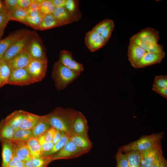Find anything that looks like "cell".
Returning <instances> with one entry per match:
<instances>
[{
    "mask_svg": "<svg viewBox=\"0 0 167 167\" xmlns=\"http://www.w3.org/2000/svg\"><path fill=\"white\" fill-rule=\"evenodd\" d=\"M77 111L70 108L58 107L43 117L51 127L69 134L72 131L73 122Z\"/></svg>",
    "mask_w": 167,
    "mask_h": 167,
    "instance_id": "1",
    "label": "cell"
},
{
    "mask_svg": "<svg viewBox=\"0 0 167 167\" xmlns=\"http://www.w3.org/2000/svg\"><path fill=\"white\" fill-rule=\"evenodd\" d=\"M80 75L63 65L58 60L54 63L51 75L56 88L60 91L65 89Z\"/></svg>",
    "mask_w": 167,
    "mask_h": 167,
    "instance_id": "2",
    "label": "cell"
},
{
    "mask_svg": "<svg viewBox=\"0 0 167 167\" xmlns=\"http://www.w3.org/2000/svg\"><path fill=\"white\" fill-rule=\"evenodd\" d=\"M164 134L162 132L142 136L135 141L120 147L118 150L122 153L132 150L145 151L152 147L157 142L161 140Z\"/></svg>",
    "mask_w": 167,
    "mask_h": 167,
    "instance_id": "3",
    "label": "cell"
},
{
    "mask_svg": "<svg viewBox=\"0 0 167 167\" xmlns=\"http://www.w3.org/2000/svg\"><path fill=\"white\" fill-rule=\"evenodd\" d=\"M89 151L78 147L69 140L62 148L52 156V161L76 158L88 153Z\"/></svg>",
    "mask_w": 167,
    "mask_h": 167,
    "instance_id": "4",
    "label": "cell"
},
{
    "mask_svg": "<svg viewBox=\"0 0 167 167\" xmlns=\"http://www.w3.org/2000/svg\"><path fill=\"white\" fill-rule=\"evenodd\" d=\"M34 31H30L11 45L4 53L2 59L7 62L16 55L26 49Z\"/></svg>",
    "mask_w": 167,
    "mask_h": 167,
    "instance_id": "5",
    "label": "cell"
},
{
    "mask_svg": "<svg viewBox=\"0 0 167 167\" xmlns=\"http://www.w3.org/2000/svg\"><path fill=\"white\" fill-rule=\"evenodd\" d=\"M48 65V60L32 59L25 69L35 82L42 80L45 77Z\"/></svg>",
    "mask_w": 167,
    "mask_h": 167,
    "instance_id": "6",
    "label": "cell"
},
{
    "mask_svg": "<svg viewBox=\"0 0 167 167\" xmlns=\"http://www.w3.org/2000/svg\"><path fill=\"white\" fill-rule=\"evenodd\" d=\"M26 50L32 59L47 60L44 45L40 37L35 31Z\"/></svg>",
    "mask_w": 167,
    "mask_h": 167,
    "instance_id": "7",
    "label": "cell"
},
{
    "mask_svg": "<svg viewBox=\"0 0 167 167\" xmlns=\"http://www.w3.org/2000/svg\"><path fill=\"white\" fill-rule=\"evenodd\" d=\"M35 83L25 68H23L11 70L7 84L23 86Z\"/></svg>",
    "mask_w": 167,
    "mask_h": 167,
    "instance_id": "8",
    "label": "cell"
},
{
    "mask_svg": "<svg viewBox=\"0 0 167 167\" xmlns=\"http://www.w3.org/2000/svg\"><path fill=\"white\" fill-rule=\"evenodd\" d=\"M30 31L26 28H21L13 32L0 40V59H2L4 53L11 45Z\"/></svg>",
    "mask_w": 167,
    "mask_h": 167,
    "instance_id": "9",
    "label": "cell"
},
{
    "mask_svg": "<svg viewBox=\"0 0 167 167\" xmlns=\"http://www.w3.org/2000/svg\"><path fill=\"white\" fill-rule=\"evenodd\" d=\"M88 128L86 118L81 112L77 111L73 120L71 132L89 138L88 135Z\"/></svg>",
    "mask_w": 167,
    "mask_h": 167,
    "instance_id": "10",
    "label": "cell"
},
{
    "mask_svg": "<svg viewBox=\"0 0 167 167\" xmlns=\"http://www.w3.org/2000/svg\"><path fill=\"white\" fill-rule=\"evenodd\" d=\"M161 140L157 142L149 149L140 152L141 167H150L156 156L162 150Z\"/></svg>",
    "mask_w": 167,
    "mask_h": 167,
    "instance_id": "11",
    "label": "cell"
},
{
    "mask_svg": "<svg viewBox=\"0 0 167 167\" xmlns=\"http://www.w3.org/2000/svg\"><path fill=\"white\" fill-rule=\"evenodd\" d=\"M165 56V53H155L146 52L140 60L136 64L134 67L140 68L160 63Z\"/></svg>",
    "mask_w": 167,
    "mask_h": 167,
    "instance_id": "12",
    "label": "cell"
},
{
    "mask_svg": "<svg viewBox=\"0 0 167 167\" xmlns=\"http://www.w3.org/2000/svg\"><path fill=\"white\" fill-rule=\"evenodd\" d=\"M32 59L26 49L13 57L7 63L11 70L25 68Z\"/></svg>",
    "mask_w": 167,
    "mask_h": 167,
    "instance_id": "13",
    "label": "cell"
},
{
    "mask_svg": "<svg viewBox=\"0 0 167 167\" xmlns=\"http://www.w3.org/2000/svg\"><path fill=\"white\" fill-rule=\"evenodd\" d=\"M14 155L25 163L32 158L26 142L12 141Z\"/></svg>",
    "mask_w": 167,
    "mask_h": 167,
    "instance_id": "14",
    "label": "cell"
},
{
    "mask_svg": "<svg viewBox=\"0 0 167 167\" xmlns=\"http://www.w3.org/2000/svg\"><path fill=\"white\" fill-rule=\"evenodd\" d=\"M146 52V51L139 47L134 42L130 40L127 56L128 61L133 67L140 60Z\"/></svg>",
    "mask_w": 167,
    "mask_h": 167,
    "instance_id": "15",
    "label": "cell"
},
{
    "mask_svg": "<svg viewBox=\"0 0 167 167\" xmlns=\"http://www.w3.org/2000/svg\"><path fill=\"white\" fill-rule=\"evenodd\" d=\"M40 116L25 111L20 123L19 128L24 130H32L41 120Z\"/></svg>",
    "mask_w": 167,
    "mask_h": 167,
    "instance_id": "16",
    "label": "cell"
},
{
    "mask_svg": "<svg viewBox=\"0 0 167 167\" xmlns=\"http://www.w3.org/2000/svg\"><path fill=\"white\" fill-rule=\"evenodd\" d=\"M79 0H66L64 8L70 15L72 22L79 21L82 17L79 9Z\"/></svg>",
    "mask_w": 167,
    "mask_h": 167,
    "instance_id": "17",
    "label": "cell"
},
{
    "mask_svg": "<svg viewBox=\"0 0 167 167\" xmlns=\"http://www.w3.org/2000/svg\"><path fill=\"white\" fill-rule=\"evenodd\" d=\"M2 167H7L14 156L13 145L10 140H5L2 143Z\"/></svg>",
    "mask_w": 167,
    "mask_h": 167,
    "instance_id": "18",
    "label": "cell"
},
{
    "mask_svg": "<svg viewBox=\"0 0 167 167\" xmlns=\"http://www.w3.org/2000/svg\"><path fill=\"white\" fill-rule=\"evenodd\" d=\"M68 135L70 140L78 147L90 150L92 148V143L89 138L77 135L72 132Z\"/></svg>",
    "mask_w": 167,
    "mask_h": 167,
    "instance_id": "19",
    "label": "cell"
},
{
    "mask_svg": "<svg viewBox=\"0 0 167 167\" xmlns=\"http://www.w3.org/2000/svg\"><path fill=\"white\" fill-rule=\"evenodd\" d=\"M52 14L61 26L72 23L70 15L64 7H55Z\"/></svg>",
    "mask_w": 167,
    "mask_h": 167,
    "instance_id": "20",
    "label": "cell"
},
{
    "mask_svg": "<svg viewBox=\"0 0 167 167\" xmlns=\"http://www.w3.org/2000/svg\"><path fill=\"white\" fill-rule=\"evenodd\" d=\"M25 111L22 110L15 111L8 115L4 120V122L12 126L15 131L19 128L20 123Z\"/></svg>",
    "mask_w": 167,
    "mask_h": 167,
    "instance_id": "21",
    "label": "cell"
},
{
    "mask_svg": "<svg viewBox=\"0 0 167 167\" xmlns=\"http://www.w3.org/2000/svg\"><path fill=\"white\" fill-rule=\"evenodd\" d=\"M26 143L32 158L43 156L41 146L37 137L31 138Z\"/></svg>",
    "mask_w": 167,
    "mask_h": 167,
    "instance_id": "22",
    "label": "cell"
},
{
    "mask_svg": "<svg viewBox=\"0 0 167 167\" xmlns=\"http://www.w3.org/2000/svg\"><path fill=\"white\" fill-rule=\"evenodd\" d=\"M61 26L60 23L53 14H49L44 16L37 30H45Z\"/></svg>",
    "mask_w": 167,
    "mask_h": 167,
    "instance_id": "23",
    "label": "cell"
},
{
    "mask_svg": "<svg viewBox=\"0 0 167 167\" xmlns=\"http://www.w3.org/2000/svg\"><path fill=\"white\" fill-rule=\"evenodd\" d=\"M52 161V156L41 158H32L25 162L27 167H46Z\"/></svg>",
    "mask_w": 167,
    "mask_h": 167,
    "instance_id": "24",
    "label": "cell"
},
{
    "mask_svg": "<svg viewBox=\"0 0 167 167\" xmlns=\"http://www.w3.org/2000/svg\"><path fill=\"white\" fill-rule=\"evenodd\" d=\"M10 21L19 22L27 26L26 17L28 16V10L18 8L8 14Z\"/></svg>",
    "mask_w": 167,
    "mask_h": 167,
    "instance_id": "25",
    "label": "cell"
},
{
    "mask_svg": "<svg viewBox=\"0 0 167 167\" xmlns=\"http://www.w3.org/2000/svg\"><path fill=\"white\" fill-rule=\"evenodd\" d=\"M69 140L70 137L68 134L62 132V136L59 140L54 144L50 150L44 153L43 156L45 157L52 156L62 148Z\"/></svg>",
    "mask_w": 167,
    "mask_h": 167,
    "instance_id": "26",
    "label": "cell"
},
{
    "mask_svg": "<svg viewBox=\"0 0 167 167\" xmlns=\"http://www.w3.org/2000/svg\"><path fill=\"white\" fill-rule=\"evenodd\" d=\"M32 137H33L32 130L19 129L15 131L13 136L10 141L26 142Z\"/></svg>",
    "mask_w": 167,
    "mask_h": 167,
    "instance_id": "27",
    "label": "cell"
},
{
    "mask_svg": "<svg viewBox=\"0 0 167 167\" xmlns=\"http://www.w3.org/2000/svg\"><path fill=\"white\" fill-rule=\"evenodd\" d=\"M128 161L129 167H141L140 152L131 151L125 152Z\"/></svg>",
    "mask_w": 167,
    "mask_h": 167,
    "instance_id": "28",
    "label": "cell"
},
{
    "mask_svg": "<svg viewBox=\"0 0 167 167\" xmlns=\"http://www.w3.org/2000/svg\"><path fill=\"white\" fill-rule=\"evenodd\" d=\"M51 127L42 116L41 120L32 130L33 137H38L44 134Z\"/></svg>",
    "mask_w": 167,
    "mask_h": 167,
    "instance_id": "29",
    "label": "cell"
},
{
    "mask_svg": "<svg viewBox=\"0 0 167 167\" xmlns=\"http://www.w3.org/2000/svg\"><path fill=\"white\" fill-rule=\"evenodd\" d=\"M11 70L7 62L2 59L0 60V78L3 86L7 84Z\"/></svg>",
    "mask_w": 167,
    "mask_h": 167,
    "instance_id": "30",
    "label": "cell"
},
{
    "mask_svg": "<svg viewBox=\"0 0 167 167\" xmlns=\"http://www.w3.org/2000/svg\"><path fill=\"white\" fill-rule=\"evenodd\" d=\"M40 10L42 14L45 15L53 14L55 8L50 0H38Z\"/></svg>",
    "mask_w": 167,
    "mask_h": 167,
    "instance_id": "31",
    "label": "cell"
},
{
    "mask_svg": "<svg viewBox=\"0 0 167 167\" xmlns=\"http://www.w3.org/2000/svg\"><path fill=\"white\" fill-rule=\"evenodd\" d=\"M0 131V137L7 140H11L12 139L15 130L11 126L5 123Z\"/></svg>",
    "mask_w": 167,
    "mask_h": 167,
    "instance_id": "32",
    "label": "cell"
},
{
    "mask_svg": "<svg viewBox=\"0 0 167 167\" xmlns=\"http://www.w3.org/2000/svg\"><path fill=\"white\" fill-rule=\"evenodd\" d=\"M59 60L63 65L68 67L74 59L72 53L68 51L63 50L60 51Z\"/></svg>",
    "mask_w": 167,
    "mask_h": 167,
    "instance_id": "33",
    "label": "cell"
},
{
    "mask_svg": "<svg viewBox=\"0 0 167 167\" xmlns=\"http://www.w3.org/2000/svg\"><path fill=\"white\" fill-rule=\"evenodd\" d=\"M44 16V15H43L36 17L27 16L26 17L27 26H30L33 28L37 30Z\"/></svg>",
    "mask_w": 167,
    "mask_h": 167,
    "instance_id": "34",
    "label": "cell"
},
{
    "mask_svg": "<svg viewBox=\"0 0 167 167\" xmlns=\"http://www.w3.org/2000/svg\"><path fill=\"white\" fill-rule=\"evenodd\" d=\"M115 157L117 162L116 167H129L127 156L125 153L118 150Z\"/></svg>",
    "mask_w": 167,
    "mask_h": 167,
    "instance_id": "35",
    "label": "cell"
},
{
    "mask_svg": "<svg viewBox=\"0 0 167 167\" xmlns=\"http://www.w3.org/2000/svg\"><path fill=\"white\" fill-rule=\"evenodd\" d=\"M155 31L156 30L154 28L148 27L143 29L135 35L146 42L148 38L155 32Z\"/></svg>",
    "mask_w": 167,
    "mask_h": 167,
    "instance_id": "36",
    "label": "cell"
},
{
    "mask_svg": "<svg viewBox=\"0 0 167 167\" xmlns=\"http://www.w3.org/2000/svg\"><path fill=\"white\" fill-rule=\"evenodd\" d=\"M113 21L110 19H105L95 25L92 30L101 35L104 30Z\"/></svg>",
    "mask_w": 167,
    "mask_h": 167,
    "instance_id": "37",
    "label": "cell"
},
{
    "mask_svg": "<svg viewBox=\"0 0 167 167\" xmlns=\"http://www.w3.org/2000/svg\"><path fill=\"white\" fill-rule=\"evenodd\" d=\"M37 138L41 146L42 155L50 150L54 145L52 142L46 141L43 135Z\"/></svg>",
    "mask_w": 167,
    "mask_h": 167,
    "instance_id": "38",
    "label": "cell"
},
{
    "mask_svg": "<svg viewBox=\"0 0 167 167\" xmlns=\"http://www.w3.org/2000/svg\"><path fill=\"white\" fill-rule=\"evenodd\" d=\"M100 35L92 30L86 33L85 37V43L88 49Z\"/></svg>",
    "mask_w": 167,
    "mask_h": 167,
    "instance_id": "39",
    "label": "cell"
},
{
    "mask_svg": "<svg viewBox=\"0 0 167 167\" xmlns=\"http://www.w3.org/2000/svg\"><path fill=\"white\" fill-rule=\"evenodd\" d=\"M107 43L104 39L100 35L93 42L88 49L91 52H94L104 46Z\"/></svg>",
    "mask_w": 167,
    "mask_h": 167,
    "instance_id": "40",
    "label": "cell"
},
{
    "mask_svg": "<svg viewBox=\"0 0 167 167\" xmlns=\"http://www.w3.org/2000/svg\"><path fill=\"white\" fill-rule=\"evenodd\" d=\"M152 86L160 88H167V76L166 75L156 76Z\"/></svg>",
    "mask_w": 167,
    "mask_h": 167,
    "instance_id": "41",
    "label": "cell"
},
{
    "mask_svg": "<svg viewBox=\"0 0 167 167\" xmlns=\"http://www.w3.org/2000/svg\"><path fill=\"white\" fill-rule=\"evenodd\" d=\"M9 21L8 14H0V39L2 36L5 28Z\"/></svg>",
    "mask_w": 167,
    "mask_h": 167,
    "instance_id": "42",
    "label": "cell"
},
{
    "mask_svg": "<svg viewBox=\"0 0 167 167\" xmlns=\"http://www.w3.org/2000/svg\"><path fill=\"white\" fill-rule=\"evenodd\" d=\"M67 67L74 72L79 74L84 71L83 65L74 59Z\"/></svg>",
    "mask_w": 167,
    "mask_h": 167,
    "instance_id": "43",
    "label": "cell"
},
{
    "mask_svg": "<svg viewBox=\"0 0 167 167\" xmlns=\"http://www.w3.org/2000/svg\"><path fill=\"white\" fill-rule=\"evenodd\" d=\"M162 45L158 43L148 44L146 51L155 53H161L164 52Z\"/></svg>",
    "mask_w": 167,
    "mask_h": 167,
    "instance_id": "44",
    "label": "cell"
},
{
    "mask_svg": "<svg viewBox=\"0 0 167 167\" xmlns=\"http://www.w3.org/2000/svg\"><path fill=\"white\" fill-rule=\"evenodd\" d=\"M114 27V21L100 35L107 42L109 41Z\"/></svg>",
    "mask_w": 167,
    "mask_h": 167,
    "instance_id": "45",
    "label": "cell"
},
{
    "mask_svg": "<svg viewBox=\"0 0 167 167\" xmlns=\"http://www.w3.org/2000/svg\"><path fill=\"white\" fill-rule=\"evenodd\" d=\"M8 14L19 8L18 0H4Z\"/></svg>",
    "mask_w": 167,
    "mask_h": 167,
    "instance_id": "46",
    "label": "cell"
},
{
    "mask_svg": "<svg viewBox=\"0 0 167 167\" xmlns=\"http://www.w3.org/2000/svg\"><path fill=\"white\" fill-rule=\"evenodd\" d=\"M139 47L146 51L148 44L145 41L141 40L135 35L132 36L130 39Z\"/></svg>",
    "mask_w": 167,
    "mask_h": 167,
    "instance_id": "47",
    "label": "cell"
},
{
    "mask_svg": "<svg viewBox=\"0 0 167 167\" xmlns=\"http://www.w3.org/2000/svg\"><path fill=\"white\" fill-rule=\"evenodd\" d=\"M57 130L51 127L43 135L45 140L47 142H52L53 139L57 132Z\"/></svg>",
    "mask_w": 167,
    "mask_h": 167,
    "instance_id": "48",
    "label": "cell"
},
{
    "mask_svg": "<svg viewBox=\"0 0 167 167\" xmlns=\"http://www.w3.org/2000/svg\"><path fill=\"white\" fill-rule=\"evenodd\" d=\"M8 167H25V163L21 161L15 155L9 163Z\"/></svg>",
    "mask_w": 167,
    "mask_h": 167,
    "instance_id": "49",
    "label": "cell"
},
{
    "mask_svg": "<svg viewBox=\"0 0 167 167\" xmlns=\"http://www.w3.org/2000/svg\"><path fill=\"white\" fill-rule=\"evenodd\" d=\"M160 39L159 32L158 31L156 30L155 32L148 38L146 43L148 44L158 43Z\"/></svg>",
    "mask_w": 167,
    "mask_h": 167,
    "instance_id": "50",
    "label": "cell"
},
{
    "mask_svg": "<svg viewBox=\"0 0 167 167\" xmlns=\"http://www.w3.org/2000/svg\"><path fill=\"white\" fill-rule=\"evenodd\" d=\"M152 89L165 98L167 99V88L152 86Z\"/></svg>",
    "mask_w": 167,
    "mask_h": 167,
    "instance_id": "51",
    "label": "cell"
},
{
    "mask_svg": "<svg viewBox=\"0 0 167 167\" xmlns=\"http://www.w3.org/2000/svg\"><path fill=\"white\" fill-rule=\"evenodd\" d=\"M32 0H18L19 8L28 10L32 3Z\"/></svg>",
    "mask_w": 167,
    "mask_h": 167,
    "instance_id": "52",
    "label": "cell"
},
{
    "mask_svg": "<svg viewBox=\"0 0 167 167\" xmlns=\"http://www.w3.org/2000/svg\"><path fill=\"white\" fill-rule=\"evenodd\" d=\"M163 154L162 150L156 156L153 162L150 167H159L160 161L161 157Z\"/></svg>",
    "mask_w": 167,
    "mask_h": 167,
    "instance_id": "53",
    "label": "cell"
},
{
    "mask_svg": "<svg viewBox=\"0 0 167 167\" xmlns=\"http://www.w3.org/2000/svg\"><path fill=\"white\" fill-rule=\"evenodd\" d=\"M56 7H64L66 0H50Z\"/></svg>",
    "mask_w": 167,
    "mask_h": 167,
    "instance_id": "54",
    "label": "cell"
},
{
    "mask_svg": "<svg viewBox=\"0 0 167 167\" xmlns=\"http://www.w3.org/2000/svg\"><path fill=\"white\" fill-rule=\"evenodd\" d=\"M28 16L32 17H36L42 15L39 9H28Z\"/></svg>",
    "mask_w": 167,
    "mask_h": 167,
    "instance_id": "55",
    "label": "cell"
},
{
    "mask_svg": "<svg viewBox=\"0 0 167 167\" xmlns=\"http://www.w3.org/2000/svg\"><path fill=\"white\" fill-rule=\"evenodd\" d=\"M62 134V132L57 130V132L55 134L52 140V142L54 144L56 143L60 139Z\"/></svg>",
    "mask_w": 167,
    "mask_h": 167,
    "instance_id": "56",
    "label": "cell"
},
{
    "mask_svg": "<svg viewBox=\"0 0 167 167\" xmlns=\"http://www.w3.org/2000/svg\"><path fill=\"white\" fill-rule=\"evenodd\" d=\"M8 13L4 1L0 0V14H8Z\"/></svg>",
    "mask_w": 167,
    "mask_h": 167,
    "instance_id": "57",
    "label": "cell"
},
{
    "mask_svg": "<svg viewBox=\"0 0 167 167\" xmlns=\"http://www.w3.org/2000/svg\"><path fill=\"white\" fill-rule=\"evenodd\" d=\"M159 167H167V161L164 157L163 154L161 157Z\"/></svg>",
    "mask_w": 167,
    "mask_h": 167,
    "instance_id": "58",
    "label": "cell"
},
{
    "mask_svg": "<svg viewBox=\"0 0 167 167\" xmlns=\"http://www.w3.org/2000/svg\"><path fill=\"white\" fill-rule=\"evenodd\" d=\"M3 86V85L2 83V82L1 81V80L0 78V88Z\"/></svg>",
    "mask_w": 167,
    "mask_h": 167,
    "instance_id": "59",
    "label": "cell"
},
{
    "mask_svg": "<svg viewBox=\"0 0 167 167\" xmlns=\"http://www.w3.org/2000/svg\"><path fill=\"white\" fill-rule=\"evenodd\" d=\"M25 167H26V166H25Z\"/></svg>",
    "mask_w": 167,
    "mask_h": 167,
    "instance_id": "60",
    "label": "cell"
},
{
    "mask_svg": "<svg viewBox=\"0 0 167 167\" xmlns=\"http://www.w3.org/2000/svg\"></svg>",
    "mask_w": 167,
    "mask_h": 167,
    "instance_id": "61",
    "label": "cell"
},
{
    "mask_svg": "<svg viewBox=\"0 0 167 167\" xmlns=\"http://www.w3.org/2000/svg\"></svg>",
    "mask_w": 167,
    "mask_h": 167,
    "instance_id": "62",
    "label": "cell"
}]
</instances>
